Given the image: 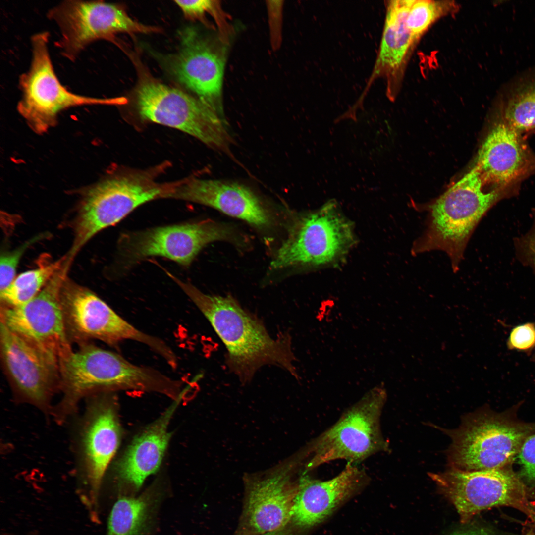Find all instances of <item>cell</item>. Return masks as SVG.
Masks as SVG:
<instances>
[{"label": "cell", "mask_w": 535, "mask_h": 535, "mask_svg": "<svg viewBox=\"0 0 535 535\" xmlns=\"http://www.w3.org/2000/svg\"><path fill=\"white\" fill-rule=\"evenodd\" d=\"M210 322L225 347V363L243 384L259 369L275 365L298 379L288 333L273 338L261 320L243 308L230 296L206 294L189 282L169 276Z\"/></svg>", "instance_id": "cell-1"}, {"label": "cell", "mask_w": 535, "mask_h": 535, "mask_svg": "<svg viewBox=\"0 0 535 535\" xmlns=\"http://www.w3.org/2000/svg\"><path fill=\"white\" fill-rule=\"evenodd\" d=\"M60 387L63 395L58 406L62 421L83 397L102 391L129 389L153 391L167 396L176 381L155 370L134 365L120 355L91 342L79 345L59 360Z\"/></svg>", "instance_id": "cell-2"}, {"label": "cell", "mask_w": 535, "mask_h": 535, "mask_svg": "<svg viewBox=\"0 0 535 535\" xmlns=\"http://www.w3.org/2000/svg\"><path fill=\"white\" fill-rule=\"evenodd\" d=\"M506 198L500 192L486 190L479 172L473 166L429 205L426 228L414 242L412 253L442 251L456 272L481 219L494 204Z\"/></svg>", "instance_id": "cell-3"}, {"label": "cell", "mask_w": 535, "mask_h": 535, "mask_svg": "<svg viewBox=\"0 0 535 535\" xmlns=\"http://www.w3.org/2000/svg\"><path fill=\"white\" fill-rule=\"evenodd\" d=\"M386 399L387 393L382 385L367 392L306 447L304 472L338 459L354 464L378 452L388 451L389 444L380 427L381 415Z\"/></svg>", "instance_id": "cell-4"}, {"label": "cell", "mask_w": 535, "mask_h": 535, "mask_svg": "<svg viewBox=\"0 0 535 535\" xmlns=\"http://www.w3.org/2000/svg\"><path fill=\"white\" fill-rule=\"evenodd\" d=\"M153 174L151 171L131 172L108 178L91 188L75 218L68 257L73 259L95 235L116 224L138 207L164 198L168 185L156 182Z\"/></svg>", "instance_id": "cell-5"}, {"label": "cell", "mask_w": 535, "mask_h": 535, "mask_svg": "<svg viewBox=\"0 0 535 535\" xmlns=\"http://www.w3.org/2000/svg\"><path fill=\"white\" fill-rule=\"evenodd\" d=\"M136 95L143 120L176 129L215 150L230 152L232 138L225 120L200 99L150 79L142 80Z\"/></svg>", "instance_id": "cell-6"}, {"label": "cell", "mask_w": 535, "mask_h": 535, "mask_svg": "<svg viewBox=\"0 0 535 535\" xmlns=\"http://www.w3.org/2000/svg\"><path fill=\"white\" fill-rule=\"evenodd\" d=\"M451 439V468L465 471L501 469L517 454L529 431L523 426L485 413L465 417L459 428L447 432Z\"/></svg>", "instance_id": "cell-7"}, {"label": "cell", "mask_w": 535, "mask_h": 535, "mask_svg": "<svg viewBox=\"0 0 535 535\" xmlns=\"http://www.w3.org/2000/svg\"><path fill=\"white\" fill-rule=\"evenodd\" d=\"M49 38L47 31L32 36L30 66L19 79L22 97L18 104V111L38 133L53 126L62 110L83 105L111 104L121 100L87 97L68 91L54 72L49 52Z\"/></svg>", "instance_id": "cell-8"}, {"label": "cell", "mask_w": 535, "mask_h": 535, "mask_svg": "<svg viewBox=\"0 0 535 535\" xmlns=\"http://www.w3.org/2000/svg\"><path fill=\"white\" fill-rule=\"evenodd\" d=\"M439 491L465 524L481 511L505 506L525 515L533 504L527 488L513 473L501 469L465 471L451 468L429 473Z\"/></svg>", "instance_id": "cell-9"}, {"label": "cell", "mask_w": 535, "mask_h": 535, "mask_svg": "<svg viewBox=\"0 0 535 535\" xmlns=\"http://www.w3.org/2000/svg\"><path fill=\"white\" fill-rule=\"evenodd\" d=\"M66 329L70 341L78 345L96 339L115 346L125 340L143 343L165 359L173 355L161 340L135 328L89 289L66 279L61 290Z\"/></svg>", "instance_id": "cell-10"}, {"label": "cell", "mask_w": 535, "mask_h": 535, "mask_svg": "<svg viewBox=\"0 0 535 535\" xmlns=\"http://www.w3.org/2000/svg\"><path fill=\"white\" fill-rule=\"evenodd\" d=\"M88 397L79 442V469L83 492L81 499L91 518L98 520L99 500L103 479L121 440V428L112 391Z\"/></svg>", "instance_id": "cell-11"}, {"label": "cell", "mask_w": 535, "mask_h": 535, "mask_svg": "<svg viewBox=\"0 0 535 535\" xmlns=\"http://www.w3.org/2000/svg\"><path fill=\"white\" fill-rule=\"evenodd\" d=\"M72 262L62 268L28 302L15 307L0 306V322L36 348L58 361L73 350L67 335L61 290Z\"/></svg>", "instance_id": "cell-12"}, {"label": "cell", "mask_w": 535, "mask_h": 535, "mask_svg": "<svg viewBox=\"0 0 535 535\" xmlns=\"http://www.w3.org/2000/svg\"><path fill=\"white\" fill-rule=\"evenodd\" d=\"M349 221L332 204L298 217L271 265L274 268L322 266L341 258L353 244Z\"/></svg>", "instance_id": "cell-13"}, {"label": "cell", "mask_w": 535, "mask_h": 535, "mask_svg": "<svg viewBox=\"0 0 535 535\" xmlns=\"http://www.w3.org/2000/svg\"><path fill=\"white\" fill-rule=\"evenodd\" d=\"M47 16L59 29L61 36L56 45L63 56L71 61L96 40H111L119 33L147 34L158 31L133 20L119 6L100 0H64L50 9Z\"/></svg>", "instance_id": "cell-14"}, {"label": "cell", "mask_w": 535, "mask_h": 535, "mask_svg": "<svg viewBox=\"0 0 535 535\" xmlns=\"http://www.w3.org/2000/svg\"><path fill=\"white\" fill-rule=\"evenodd\" d=\"M238 239L231 226L205 220L123 234L118 246L123 261L130 264L159 256L187 267L208 244L217 240L237 242Z\"/></svg>", "instance_id": "cell-15"}, {"label": "cell", "mask_w": 535, "mask_h": 535, "mask_svg": "<svg viewBox=\"0 0 535 535\" xmlns=\"http://www.w3.org/2000/svg\"><path fill=\"white\" fill-rule=\"evenodd\" d=\"M474 166L484 187L507 198L535 172V154L524 135L510 126L498 111L478 150Z\"/></svg>", "instance_id": "cell-16"}, {"label": "cell", "mask_w": 535, "mask_h": 535, "mask_svg": "<svg viewBox=\"0 0 535 535\" xmlns=\"http://www.w3.org/2000/svg\"><path fill=\"white\" fill-rule=\"evenodd\" d=\"M0 358L3 372L20 400L47 411L60 387L59 361L39 350L2 323Z\"/></svg>", "instance_id": "cell-17"}, {"label": "cell", "mask_w": 535, "mask_h": 535, "mask_svg": "<svg viewBox=\"0 0 535 535\" xmlns=\"http://www.w3.org/2000/svg\"><path fill=\"white\" fill-rule=\"evenodd\" d=\"M297 465L245 477L244 505L234 535H260L289 524L298 486V479L293 477Z\"/></svg>", "instance_id": "cell-18"}, {"label": "cell", "mask_w": 535, "mask_h": 535, "mask_svg": "<svg viewBox=\"0 0 535 535\" xmlns=\"http://www.w3.org/2000/svg\"><path fill=\"white\" fill-rule=\"evenodd\" d=\"M179 52L171 57V73L222 118L225 43L221 37H203L190 29L184 32Z\"/></svg>", "instance_id": "cell-19"}, {"label": "cell", "mask_w": 535, "mask_h": 535, "mask_svg": "<svg viewBox=\"0 0 535 535\" xmlns=\"http://www.w3.org/2000/svg\"><path fill=\"white\" fill-rule=\"evenodd\" d=\"M164 198L204 205L260 228L269 227L270 214L261 198L250 187L216 179L190 178L169 185Z\"/></svg>", "instance_id": "cell-20"}, {"label": "cell", "mask_w": 535, "mask_h": 535, "mask_svg": "<svg viewBox=\"0 0 535 535\" xmlns=\"http://www.w3.org/2000/svg\"><path fill=\"white\" fill-rule=\"evenodd\" d=\"M298 482L291 522L305 528L324 520L341 503L364 487L369 477L363 469L348 462L341 472L328 480L312 479L304 472Z\"/></svg>", "instance_id": "cell-21"}, {"label": "cell", "mask_w": 535, "mask_h": 535, "mask_svg": "<svg viewBox=\"0 0 535 535\" xmlns=\"http://www.w3.org/2000/svg\"><path fill=\"white\" fill-rule=\"evenodd\" d=\"M182 398L175 401L157 420L133 441L117 466L121 485L137 491L161 464L171 434L168 427Z\"/></svg>", "instance_id": "cell-22"}, {"label": "cell", "mask_w": 535, "mask_h": 535, "mask_svg": "<svg viewBox=\"0 0 535 535\" xmlns=\"http://www.w3.org/2000/svg\"><path fill=\"white\" fill-rule=\"evenodd\" d=\"M414 0L387 1L384 28L373 75L386 79L389 96L396 95L410 53L417 41L407 25Z\"/></svg>", "instance_id": "cell-23"}, {"label": "cell", "mask_w": 535, "mask_h": 535, "mask_svg": "<svg viewBox=\"0 0 535 535\" xmlns=\"http://www.w3.org/2000/svg\"><path fill=\"white\" fill-rule=\"evenodd\" d=\"M161 496L150 489L141 495L120 496L108 517L106 535H153Z\"/></svg>", "instance_id": "cell-24"}, {"label": "cell", "mask_w": 535, "mask_h": 535, "mask_svg": "<svg viewBox=\"0 0 535 535\" xmlns=\"http://www.w3.org/2000/svg\"><path fill=\"white\" fill-rule=\"evenodd\" d=\"M66 259V255L55 261L40 262L37 268L19 274L0 292V306H18L33 299L62 268Z\"/></svg>", "instance_id": "cell-25"}, {"label": "cell", "mask_w": 535, "mask_h": 535, "mask_svg": "<svg viewBox=\"0 0 535 535\" xmlns=\"http://www.w3.org/2000/svg\"><path fill=\"white\" fill-rule=\"evenodd\" d=\"M497 111L523 135L535 132V80L513 92L501 103Z\"/></svg>", "instance_id": "cell-26"}, {"label": "cell", "mask_w": 535, "mask_h": 535, "mask_svg": "<svg viewBox=\"0 0 535 535\" xmlns=\"http://www.w3.org/2000/svg\"><path fill=\"white\" fill-rule=\"evenodd\" d=\"M457 5L449 0H414L407 18V25L418 40L437 20L455 12Z\"/></svg>", "instance_id": "cell-27"}, {"label": "cell", "mask_w": 535, "mask_h": 535, "mask_svg": "<svg viewBox=\"0 0 535 535\" xmlns=\"http://www.w3.org/2000/svg\"><path fill=\"white\" fill-rule=\"evenodd\" d=\"M44 235L36 236L16 249L1 254L0 268V292L7 288L15 278L16 268L26 250L31 245L44 238Z\"/></svg>", "instance_id": "cell-28"}, {"label": "cell", "mask_w": 535, "mask_h": 535, "mask_svg": "<svg viewBox=\"0 0 535 535\" xmlns=\"http://www.w3.org/2000/svg\"><path fill=\"white\" fill-rule=\"evenodd\" d=\"M175 3L187 18L203 20L207 13L218 19V4L216 1L208 0H175Z\"/></svg>", "instance_id": "cell-29"}, {"label": "cell", "mask_w": 535, "mask_h": 535, "mask_svg": "<svg viewBox=\"0 0 535 535\" xmlns=\"http://www.w3.org/2000/svg\"><path fill=\"white\" fill-rule=\"evenodd\" d=\"M518 454L522 474L535 483V433L526 438Z\"/></svg>", "instance_id": "cell-30"}, {"label": "cell", "mask_w": 535, "mask_h": 535, "mask_svg": "<svg viewBox=\"0 0 535 535\" xmlns=\"http://www.w3.org/2000/svg\"><path fill=\"white\" fill-rule=\"evenodd\" d=\"M511 346L515 348L525 350L535 344V328L533 324L527 323L513 329L509 338Z\"/></svg>", "instance_id": "cell-31"}, {"label": "cell", "mask_w": 535, "mask_h": 535, "mask_svg": "<svg viewBox=\"0 0 535 535\" xmlns=\"http://www.w3.org/2000/svg\"><path fill=\"white\" fill-rule=\"evenodd\" d=\"M520 245L526 261L535 269V221L531 230L521 239Z\"/></svg>", "instance_id": "cell-32"}, {"label": "cell", "mask_w": 535, "mask_h": 535, "mask_svg": "<svg viewBox=\"0 0 535 535\" xmlns=\"http://www.w3.org/2000/svg\"><path fill=\"white\" fill-rule=\"evenodd\" d=\"M450 535H491L484 529L474 527L455 532Z\"/></svg>", "instance_id": "cell-33"}, {"label": "cell", "mask_w": 535, "mask_h": 535, "mask_svg": "<svg viewBox=\"0 0 535 535\" xmlns=\"http://www.w3.org/2000/svg\"><path fill=\"white\" fill-rule=\"evenodd\" d=\"M289 525L279 530L260 535H293L291 530L289 528Z\"/></svg>", "instance_id": "cell-34"}, {"label": "cell", "mask_w": 535, "mask_h": 535, "mask_svg": "<svg viewBox=\"0 0 535 535\" xmlns=\"http://www.w3.org/2000/svg\"><path fill=\"white\" fill-rule=\"evenodd\" d=\"M535 526V504L534 503L530 506L527 514L526 515Z\"/></svg>", "instance_id": "cell-35"}, {"label": "cell", "mask_w": 535, "mask_h": 535, "mask_svg": "<svg viewBox=\"0 0 535 535\" xmlns=\"http://www.w3.org/2000/svg\"><path fill=\"white\" fill-rule=\"evenodd\" d=\"M524 535H535V534L532 531H530Z\"/></svg>", "instance_id": "cell-36"}]
</instances>
